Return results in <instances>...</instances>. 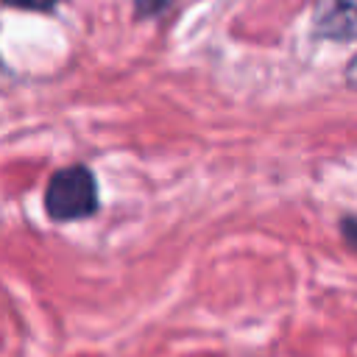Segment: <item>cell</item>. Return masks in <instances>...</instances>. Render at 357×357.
I'll return each mask as SVG.
<instances>
[{
  "mask_svg": "<svg viewBox=\"0 0 357 357\" xmlns=\"http://www.w3.org/2000/svg\"><path fill=\"white\" fill-rule=\"evenodd\" d=\"M45 209L53 220H81L98 209V181L84 165L61 167L45 190Z\"/></svg>",
  "mask_w": 357,
  "mask_h": 357,
  "instance_id": "obj_1",
  "label": "cell"
},
{
  "mask_svg": "<svg viewBox=\"0 0 357 357\" xmlns=\"http://www.w3.org/2000/svg\"><path fill=\"white\" fill-rule=\"evenodd\" d=\"M137 3H139V8H142V11H156L165 0H137Z\"/></svg>",
  "mask_w": 357,
  "mask_h": 357,
  "instance_id": "obj_4",
  "label": "cell"
},
{
  "mask_svg": "<svg viewBox=\"0 0 357 357\" xmlns=\"http://www.w3.org/2000/svg\"><path fill=\"white\" fill-rule=\"evenodd\" d=\"M340 231H343V237L357 248V215H349V218H343V223H340Z\"/></svg>",
  "mask_w": 357,
  "mask_h": 357,
  "instance_id": "obj_2",
  "label": "cell"
},
{
  "mask_svg": "<svg viewBox=\"0 0 357 357\" xmlns=\"http://www.w3.org/2000/svg\"><path fill=\"white\" fill-rule=\"evenodd\" d=\"M3 3L17 6V8H33V11H45V8H50L56 0H3Z\"/></svg>",
  "mask_w": 357,
  "mask_h": 357,
  "instance_id": "obj_3",
  "label": "cell"
}]
</instances>
